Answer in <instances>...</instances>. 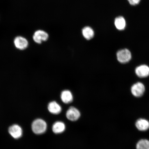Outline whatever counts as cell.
<instances>
[{"label": "cell", "instance_id": "1", "mask_svg": "<svg viewBox=\"0 0 149 149\" xmlns=\"http://www.w3.org/2000/svg\"><path fill=\"white\" fill-rule=\"evenodd\" d=\"M47 125L44 120L37 119L33 121L31 125V129L33 133L36 134H41L46 131Z\"/></svg>", "mask_w": 149, "mask_h": 149}, {"label": "cell", "instance_id": "2", "mask_svg": "<svg viewBox=\"0 0 149 149\" xmlns=\"http://www.w3.org/2000/svg\"><path fill=\"white\" fill-rule=\"evenodd\" d=\"M117 60L122 64H126L131 60L132 55L129 50L126 48L119 50L117 52Z\"/></svg>", "mask_w": 149, "mask_h": 149}, {"label": "cell", "instance_id": "3", "mask_svg": "<svg viewBox=\"0 0 149 149\" xmlns=\"http://www.w3.org/2000/svg\"><path fill=\"white\" fill-rule=\"evenodd\" d=\"M145 88L144 84L141 82H137L132 86L131 88L132 94L135 97L142 96L145 92Z\"/></svg>", "mask_w": 149, "mask_h": 149}, {"label": "cell", "instance_id": "4", "mask_svg": "<svg viewBox=\"0 0 149 149\" xmlns=\"http://www.w3.org/2000/svg\"><path fill=\"white\" fill-rule=\"evenodd\" d=\"M49 38V35L45 31L42 30L37 31H35L33 36L34 41L38 44H41L43 42L46 41Z\"/></svg>", "mask_w": 149, "mask_h": 149}, {"label": "cell", "instance_id": "5", "mask_svg": "<svg viewBox=\"0 0 149 149\" xmlns=\"http://www.w3.org/2000/svg\"><path fill=\"white\" fill-rule=\"evenodd\" d=\"M15 46L17 49L20 50H25L29 46V42L24 37L18 36L16 37L14 40Z\"/></svg>", "mask_w": 149, "mask_h": 149}, {"label": "cell", "instance_id": "6", "mask_svg": "<svg viewBox=\"0 0 149 149\" xmlns=\"http://www.w3.org/2000/svg\"><path fill=\"white\" fill-rule=\"evenodd\" d=\"M66 116L68 120L72 121L77 120L81 116L79 111L73 107H70L67 111Z\"/></svg>", "mask_w": 149, "mask_h": 149}, {"label": "cell", "instance_id": "7", "mask_svg": "<svg viewBox=\"0 0 149 149\" xmlns=\"http://www.w3.org/2000/svg\"><path fill=\"white\" fill-rule=\"evenodd\" d=\"M8 132L9 134L14 139H18L23 135V130L21 127L17 124H14L9 127Z\"/></svg>", "mask_w": 149, "mask_h": 149}, {"label": "cell", "instance_id": "8", "mask_svg": "<svg viewBox=\"0 0 149 149\" xmlns=\"http://www.w3.org/2000/svg\"><path fill=\"white\" fill-rule=\"evenodd\" d=\"M135 72L138 77L141 78L148 77L149 75V67L146 65H141L137 67Z\"/></svg>", "mask_w": 149, "mask_h": 149}, {"label": "cell", "instance_id": "9", "mask_svg": "<svg viewBox=\"0 0 149 149\" xmlns=\"http://www.w3.org/2000/svg\"><path fill=\"white\" fill-rule=\"evenodd\" d=\"M61 101L64 103L70 104L73 101V95L70 90H64L61 93Z\"/></svg>", "mask_w": 149, "mask_h": 149}, {"label": "cell", "instance_id": "10", "mask_svg": "<svg viewBox=\"0 0 149 149\" xmlns=\"http://www.w3.org/2000/svg\"><path fill=\"white\" fill-rule=\"evenodd\" d=\"M48 109L50 113L54 114H58L62 111L60 105L55 101L49 102L48 104Z\"/></svg>", "mask_w": 149, "mask_h": 149}, {"label": "cell", "instance_id": "11", "mask_svg": "<svg viewBox=\"0 0 149 149\" xmlns=\"http://www.w3.org/2000/svg\"><path fill=\"white\" fill-rule=\"evenodd\" d=\"M137 128L141 131H146L149 128V122L144 119H139L136 123Z\"/></svg>", "mask_w": 149, "mask_h": 149}, {"label": "cell", "instance_id": "12", "mask_svg": "<svg viewBox=\"0 0 149 149\" xmlns=\"http://www.w3.org/2000/svg\"><path fill=\"white\" fill-rule=\"evenodd\" d=\"M84 38L87 40L92 39L94 36V31L92 28L89 26L84 27L82 31Z\"/></svg>", "mask_w": 149, "mask_h": 149}, {"label": "cell", "instance_id": "13", "mask_svg": "<svg viewBox=\"0 0 149 149\" xmlns=\"http://www.w3.org/2000/svg\"><path fill=\"white\" fill-rule=\"evenodd\" d=\"M115 25L117 29L123 30L125 29L126 23L125 19L122 16H119L115 19Z\"/></svg>", "mask_w": 149, "mask_h": 149}, {"label": "cell", "instance_id": "14", "mask_svg": "<svg viewBox=\"0 0 149 149\" xmlns=\"http://www.w3.org/2000/svg\"><path fill=\"white\" fill-rule=\"evenodd\" d=\"M65 129V125L64 123L59 121L55 122L52 127L53 131L55 134L62 133Z\"/></svg>", "mask_w": 149, "mask_h": 149}, {"label": "cell", "instance_id": "15", "mask_svg": "<svg viewBox=\"0 0 149 149\" xmlns=\"http://www.w3.org/2000/svg\"><path fill=\"white\" fill-rule=\"evenodd\" d=\"M136 149H149V141L146 139L141 140L137 144Z\"/></svg>", "mask_w": 149, "mask_h": 149}, {"label": "cell", "instance_id": "16", "mask_svg": "<svg viewBox=\"0 0 149 149\" xmlns=\"http://www.w3.org/2000/svg\"><path fill=\"white\" fill-rule=\"evenodd\" d=\"M130 5H136L138 4L141 1V0H128Z\"/></svg>", "mask_w": 149, "mask_h": 149}]
</instances>
